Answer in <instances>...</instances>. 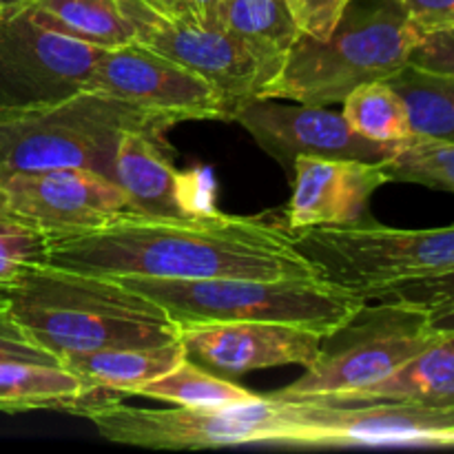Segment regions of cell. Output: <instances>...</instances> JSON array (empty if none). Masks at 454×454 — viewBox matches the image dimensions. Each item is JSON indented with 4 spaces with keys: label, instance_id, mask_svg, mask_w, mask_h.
Wrapping results in <instances>:
<instances>
[{
    "label": "cell",
    "instance_id": "cell-1",
    "mask_svg": "<svg viewBox=\"0 0 454 454\" xmlns=\"http://www.w3.org/2000/svg\"><path fill=\"white\" fill-rule=\"evenodd\" d=\"M49 266L105 278H322L273 215H129L49 238Z\"/></svg>",
    "mask_w": 454,
    "mask_h": 454
},
{
    "label": "cell",
    "instance_id": "cell-2",
    "mask_svg": "<svg viewBox=\"0 0 454 454\" xmlns=\"http://www.w3.org/2000/svg\"><path fill=\"white\" fill-rule=\"evenodd\" d=\"M4 297L27 335L58 362L180 340V324L162 306L105 275L44 266Z\"/></svg>",
    "mask_w": 454,
    "mask_h": 454
},
{
    "label": "cell",
    "instance_id": "cell-3",
    "mask_svg": "<svg viewBox=\"0 0 454 454\" xmlns=\"http://www.w3.org/2000/svg\"><path fill=\"white\" fill-rule=\"evenodd\" d=\"M421 27L397 0H350L324 40L300 34L260 98L328 106L366 82L388 80L411 60Z\"/></svg>",
    "mask_w": 454,
    "mask_h": 454
},
{
    "label": "cell",
    "instance_id": "cell-4",
    "mask_svg": "<svg viewBox=\"0 0 454 454\" xmlns=\"http://www.w3.org/2000/svg\"><path fill=\"white\" fill-rule=\"evenodd\" d=\"M171 127L164 115L82 89L56 105L0 118V176L87 168L114 180L115 151L127 133L164 137Z\"/></svg>",
    "mask_w": 454,
    "mask_h": 454
},
{
    "label": "cell",
    "instance_id": "cell-5",
    "mask_svg": "<svg viewBox=\"0 0 454 454\" xmlns=\"http://www.w3.org/2000/svg\"><path fill=\"white\" fill-rule=\"evenodd\" d=\"M162 306L177 324L270 322L328 335L364 306V297L324 278H114Z\"/></svg>",
    "mask_w": 454,
    "mask_h": 454
},
{
    "label": "cell",
    "instance_id": "cell-6",
    "mask_svg": "<svg viewBox=\"0 0 454 454\" xmlns=\"http://www.w3.org/2000/svg\"><path fill=\"white\" fill-rule=\"evenodd\" d=\"M80 417L91 421L100 437L120 446L149 450H208L226 446L304 448V426L295 403L273 395H255L226 406H176L155 411L124 403H96Z\"/></svg>",
    "mask_w": 454,
    "mask_h": 454
},
{
    "label": "cell",
    "instance_id": "cell-7",
    "mask_svg": "<svg viewBox=\"0 0 454 454\" xmlns=\"http://www.w3.org/2000/svg\"><path fill=\"white\" fill-rule=\"evenodd\" d=\"M430 315L397 300L364 301L362 309L324 335L319 353L306 372L278 399H341L362 393L406 366L412 357L442 340Z\"/></svg>",
    "mask_w": 454,
    "mask_h": 454
},
{
    "label": "cell",
    "instance_id": "cell-8",
    "mask_svg": "<svg viewBox=\"0 0 454 454\" xmlns=\"http://www.w3.org/2000/svg\"><path fill=\"white\" fill-rule=\"evenodd\" d=\"M293 239L324 279L364 300L454 266V226L406 231L364 220L295 231Z\"/></svg>",
    "mask_w": 454,
    "mask_h": 454
},
{
    "label": "cell",
    "instance_id": "cell-9",
    "mask_svg": "<svg viewBox=\"0 0 454 454\" xmlns=\"http://www.w3.org/2000/svg\"><path fill=\"white\" fill-rule=\"evenodd\" d=\"M102 51L105 47L43 25L29 7L0 20V118L89 89Z\"/></svg>",
    "mask_w": 454,
    "mask_h": 454
},
{
    "label": "cell",
    "instance_id": "cell-10",
    "mask_svg": "<svg viewBox=\"0 0 454 454\" xmlns=\"http://www.w3.org/2000/svg\"><path fill=\"white\" fill-rule=\"evenodd\" d=\"M118 7L136 43L215 84L229 102L231 120L238 106L260 98L273 80L255 53L226 29H207L195 20L173 18L146 0H118Z\"/></svg>",
    "mask_w": 454,
    "mask_h": 454
},
{
    "label": "cell",
    "instance_id": "cell-11",
    "mask_svg": "<svg viewBox=\"0 0 454 454\" xmlns=\"http://www.w3.org/2000/svg\"><path fill=\"white\" fill-rule=\"evenodd\" d=\"M304 426V448L424 446L442 448L443 434L454 428V406H428L399 399L319 402L288 399Z\"/></svg>",
    "mask_w": 454,
    "mask_h": 454
},
{
    "label": "cell",
    "instance_id": "cell-12",
    "mask_svg": "<svg viewBox=\"0 0 454 454\" xmlns=\"http://www.w3.org/2000/svg\"><path fill=\"white\" fill-rule=\"evenodd\" d=\"M89 89L164 115L173 124L231 120L229 102L215 84L136 40L102 51Z\"/></svg>",
    "mask_w": 454,
    "mask_h": 454
},
{
    "label": "cell",
    "instance_id": "cell-13",
    "mask_svg": "<svg viewBox=\"0 0 454 454\" xmlns=\"http://www.w3.org/2000/svg\"><path fill=\"white\" fill-rule=\"evenodd\" d=\"M0 198L49 238L137 215L114 180L87 168L4 173L0 176Z\"/></svg>",
    "mask_w": 454,
    "mask_h": 454
},
{
    "label": "cell",
    "instance_id": "cell-14",
    "mask_svg": "<svg viewBox=\"0 0 454 454\" xmlns=\"http://www.w3.org/2000/svg\"><path fill=\"white\" fill-rule=\"evenodd\" d=\"M235 122L242 124L253 140L278 160L293 176V164L301 155L384 164L397 153V145H381L350 129L344 115L315 105H282L275 98H253L238 106Z\"/></svg>",
    "mask_w": 454,
    "mask_h": 454
},
{
    "label": "cell",
    "instance_id": "cell-15",
    "mask_svg": "<svg viewBox=\"0 0 454 454\" xmlns=\"http://www.w3.org/2000/svg\"><path fill=\"white\" fill-rule=\"evenodd\" d=\"M324 335L304 326L270 322L182 324L180 344L186 359L215 375L233 380L253 371L310 366Z\"/></svg>",
    "mask_w": 454,
    "mask_h": 454
},
{
    "label": "cell",
    "instance_id": "cell-16",
    "mask_svg": "<svg viewBox=\"0 0 454 454\" xmlns=\"http://www.w3.org/2000/svg\"><path fill=\"white\" fill-rule=\"evenodd\" d=\"M114 182L137 215L180 220L217 211L211 168H177L164 137L127 133L115 151Z\"/></svg>",
    "mask_w": 454,
    "mask_h": 454
},
{
    "label": "cell",
    "instance_id": "cell-17",
    "mask_svg": "<svg viewBox=\"0 0 454 454\" xmlns=\"http://www.w3.org/2000/svg\"><path fill=\"white\" fill-rule=\"evenodd\" d=\"M291 180L293 193L284 220L295 233L368 220V202L388 177L381 164L301 155L293 164Z\"/></svg>",
    "mask_w": 454,
    "mask_h": 454
},
{
    "label": "cell",
    "instance_id": "cell-18",
    "mask_svg": "<svg viewBox=\"0 0 454 454\" xmlns=\"http://www.w3.org/2000/svg\"><path fill=\"white\" fill-rule=\"evenodd\" d=\"M182 359H186V353L177 340L162 346L105 348L69 355L60 364L82 380L96 403H102L136 395L137 388L173 371Z\"/></svg>",
    "mask_w": 454,
    "mask_h": 454
},
{
    "label": "cell",
    "instance_id": "cell-19",
    "mask_svg": "<svg viewBox=\"0 0 454 454\" xmlns=\"http://www.w3.org/2000/svg\"><path fill=\"white\" fill-rule=\"evenodd\" d=\"M96 399L62 364H0V412L62 411L82 415Z\"/></svg>",
    "mask_w": 454,
    "mask_h": 454
},
{
    "label": "cell",
    "instance_id": "cell-20",
    "mask_svg": "<svg viewBox=\"0 0 454 454\" xmlns=\"http://www.w3.org/2000/svg\"><path fill=\"white\" fill-rule=\"evenodd\" d=\"M366 399H399L428 406H454V333H443L395 375L362 393L319 402H366Z\"/></svg>",
    "mask_w": 454,
    "mask_h": 454
},
{
    "label": "cell",
    "instance_id": "cell-21",
    "mask_svg": "<svg viewBox=\"0 0 454 454\" xmlns=\"http://www.w3.org/2000/svg\"><path fill=\"white\" fill-rule=\"evenodd\" d=\"M222 25L255 53L273 80L301 34L286 0H226Z\"/></svg>",
    "mask_w": 454,
    "mask_h": 454
},
{
    "label": "cell",
    "instance_id": "cell-22",
    "mask_svg": "<svg viewBox=\"0 0 454 454\" xmlns=\"http://www.w3.org/2000/svg\"><path fill=\"white\" fill-rule=\"evenodd\" d=\"M29 9L43 25L96 47L114 49L133 40L118 0H35Z\"/></svg>",
    "mask_w": 454,
    "mask_h": 454
},
{
    "label": "cell",
    "instance_id": "cell-23",
    "mask_svg": "<svg viewBox=\"0 0 454 454\" xmlns=\"http://www.w3.org/2000/svg\"><path fill=\"white\" fill-rule=\"evenodd\" d=\"M406 102L417 137L454 142V75H439L406 65L388 78Z\"/></svg>",
    "mask_w": 454,
    "mask_h": 454
},
{
    "label": "cell",
    "instance_id": "cell-24",
    "mask_svg": "<svg viewBox=\"0 0 454 454\" xmlns=\"http://www.w3.org/2000/svg\"><path fill=\"white\" fill-rule=\"evenodd\" d=\"M344 115L355 133L381 145H403L411 140V118L406 102L402 100L388 80L366 82L344 98Z\"/></svg>",
    "mask_w": 454,
    "mask_h": 454
},
{
    "label": "cell",
    "instance_id": "cell-25",
    "mask_svg": "<svg viewBox=\"0 0 454 454\" xmlns=\"http://www.w3.org/2000/svg\"><path fill=\"white\" fill-rule=\"evenodd\" d=\"M136 395L171 402L176 406H226L255 397V393L242 388L233 380L215 375L191 359H182L173 371L137 388Z\"/></svg>",
    "mask_w": 454,
    "mask_h": 454
},
{
    "label": "cell",
    "instance_id": "cell-26",
    "mask_svg": "<svg viewBox=\"0 0 454 454\" xmlns=\"http://www.w3.org/2000/svg\"><path fill=\"white\" fill-rule=\"evenodd\" d=\"M49 266V235L0 198V295L16 291Z\"/></svg>",
    "mask_w": 454,
    "mask_h": 454
},
{
    "label": "cell",
    "instance_id": "cell-27",
    "mask_svg": "<svg viewBox=\"0 0 454 454\" xmlns=\"http://www.w3.org/2000/svg\"><path fill=\"white\" fill-rule=\"evenodd\" d=\"M381 168L388 182H412L454 193V142L412 136Z\"/></svg>",
    "mask_w": 454,
    "mask_h": 454
},
{
    "label": "cell",
    "instance_id": "cell-28",
    "mask_svg": "<svg viewBox=\"0 0 454 454\" xmlns=\"http://www.w3.org/2000/svg\"><path fill=\"white\" fill-rule=\"evenodd\" d=\"M371 300L406 301V304L426 310L428 315L448 313V310H454V266L426 275V278L393 284V286L375 293Z\"/></svg>",
    "mask_w": 454,
    "mask_h": 454
},
{
    "label": "cell",
    "instance_id": "cell-29",
    "mask_svg": "<svg viewBox=\"0 0 454 454\" xmlns=\"http://www.w3.org/2000/svg\"><path fill=\"white\" fill-rule=\"evenodd\" d=\"M408 65L439 75H454V25L421 29Z\"/></svg>",
    "mask_w": 454,
    "mask_h": 454
},
{
    "label": "cell",
    "instance_id": "cell-30",
    "mask_svg": "<svg viewBox=\"0 0 454 454\" xmlns=\"http://www.w3.org/2000/svg\"><path fill=\"white\" fill-rule=\"evenodd\" d=\"M4 362L60 364L27 335L25 328L9 310L7 297H0V364Z\"/></svg>",
    "mask_w": 454,
    "mask_h": 454
},
{
    "label": "cell",
    "instance_id": "cell-31",
    "mask_svg": "<svg viewBox=\"0 0 454 454\" xmlns=\"http://www.w3.org/2000/svg\"><path fill=\"white\" fill-rule=\"evenodd\" d=\"M297 29L306 35L324 40L331 35L350 0H286Z\"/></svg>",
    "mask_w": 454,
    "mask_h": 454
},
{
    "label": "cell",
    "instance_id": "cell-32",
    "mask_svg": "<svg viewBox=\"0 0 454 454\" xmlns=\"http://www.w3.org/2000/svg\"><path fill=\"white\" fill-rule=\"evenodd\" d=\"M397 3L421 29L454 25V0H397Z\"/></svg>",
    "mask_w": 454,
    "mask_h": 454
},
{
    "label": "cell",
    "instance_id": "cell-33",
    "mask_svg": "<svg viewBox=\"0 0 454 454\" xmlns=\"http://www.w3.org/2000/svg\"><path fill=\"white\" fill-rule=\"evenodd\" d=\"M184 3L200 27L224 29V25H222V9H224L226 0H184Z\"/></svg>",
    "mask_w": 454,
    "mask_h": 454
},
{
    "label": "cell",
    "instance_id": "cell-34",
    "mask_svg": "<svg viewBox=\"0 0 454 454\" xmlns=\"http://www.w3.org/2000/svg\"><path fill=\"white\" fill-rule=\"evenodd\" d=\"M146 3L153 4V7L160 9V12L168 13V16L173 18H186V20H193V16H191L184 0H146Z\"/></svg>",
    "mask_w": 454,
    "mask_h": 454
},
{
    "label": "cell",
    "instance_id": "cell-35",
    "mask_svg": "<svg viewBox=\"0 0 454 454\" xmlns=\"http://www.w3.org/2000/svg\"><path fill=\"white\" fill-rule=\"evenodd\" d=\"M35 0H0V20H4L7 16L22 12V9L31 7Z\"/></svg>",
    "mask_w": 454,
    "mask_h": 454
},
{
    "label": "cell",
    "instance_id": "cell-36",
    "mask_svg": "<svg viewBox=\"0 0 454 454\" xmlns=\"http://www.w3.org/2000/svg\"><path fill=\"white\" fill-rule=\"evenodd\" d=\"M430 324H433L434 331L439 333H454V310H448V313L430 315Z\"/></svg>",
    "mask_w": 454,
    "mask_h": 454
},
{
    "label": "cell",
    "instance_id": "cell-37",
    "mask_svg": "<svg viewBox=\"0 0 454 454\" xmlns=\"http://www.w3.org/2000/svg\"><path fill=\"white\" fill-rule=\"evenodd\" d=\"M442 448H454V428L448 430L446 434H443V443Z\"/></svg>",
    "mask_w": 454,
    "mask_h": 454
},
{
    "label": "cell",
    "instance_id": "cell-38",
    "mask_svg": "<svg viewBox=\"0 0 454 454\" xmlns=\"http://www.w3.org/2000/svg\"><path fill=\"white\" fill-rule=\"evenodd\" d=\"M0 297H4V295H0Z\"/></svg>",
    "mask_w": 454,
    "mask_h": 454
}]
</instances>
